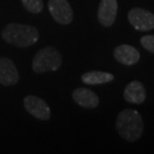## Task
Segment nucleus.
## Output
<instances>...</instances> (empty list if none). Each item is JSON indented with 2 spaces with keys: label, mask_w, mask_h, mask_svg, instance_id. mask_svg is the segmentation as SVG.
<instances>
[{
  "label": "nucleus",
  "mask_w": 154,
  "mask_h": 154,
  "mask_svg": "<svg viewBox=\"0 0 154 154\" xmlns=\"http://www.w3.org/2000/svg\"><path fill=\"white\" fill-rule=\"evenodd\" d=\"M116 130L127 142H135L142 137L144 132V122L142 116L136 110H122L116 118Z\"/></svg>",
  "instance_id": "f257e3e1"
},
{
  "label": "nucleus",
  "mask_w": 154,
  "mask_h": 154,
  "mask_svg": "<svg viewBox=\"0 0 154 154\" xmlns=\"http://www.w3.org/2000/svg\"><path fill=\"white\" fill-rule=\"evenodd\" d=\"M2 39L7 44L25 48L34 45L39 39V31L32 25L22 23H9L2 30Z\"/></svg>",
  "instance_id": "f03ea898"
},
{
  "label": "nucleus",
  "mask_w": 154,
  "mask_h": 154,
  "mask_svg": "<svg viewBox=\"0 0 154 154\" xmlns=\"http://www.w3.org/2000/svg\"><path fill=\"white\" fill-rule=\"evenodd\" d=\"M63 57L57 48L47 46L37 51L32 60V70L35 73L57 71L62 66Z\"/></svg>",
  "instance_id": "7ed1b4c3"
},
{
  "label": "nucleus",
  "mask_w": 154,
  "mask_h": 154,
  "mask_svg": "<svg viewBox=\"0 0 154 154\" xmlns=\"http://www.w3.org/2000/svg\"><path fill=\"white\" fill-rule=\"evenodd\" d=\"M128 21L137 31H151L154 29V14L143 8H132L128 13Z\"/></svg>",
  "instance_id": "20e7f679"
},
{
  "label": "nucleus",
  "mask_w": 154,
  "mask_h": 154,
  "mask_svg": "<svg viewBox=\"0 0 154 154\" xmlns=\"http://www.w3.org/2000/svg\"><path fill=\"white\" fill-rule=\"evenodd\" d=\"M48 9L58 24L67 25L73 21V11L67 0H49Z\"/></svg>",
  "instance_id": "39448f33"
},
{
  "label": "nucleus",
  "mask_w": 154,
  "mask_h": 154,
  "mask_svg": "<svg viewBox=\"0 0 154 154\" xmlns=\"http://www.w3.org/2000/svg\"><path fill=\"white\" fill-rule=\"evenodd\" d=\"M24 107L32 116L37 118L39 120L47 121L50 119L51 112L48 104L42 98L34 95H28L24 98Z\"/></svg>",
  "instance_id": "423d86ee"
},
{
  "label": "nucleus",
  "mask_w": 154,
  "mask_h": 154,
  "mask_svg": "<svg viewBox=\"0 0 154 154\" xmlns=\"http://www.w3.org/2000/svg\"><path fill=\"white\" fill-rule=\"evenodd\" d=\"M118 14V0H100L98 7V17L99 23L105 26H112L116 20Z\"/></svg>",
  "instance_id": "0eeeda50"
},
{
  "label": "nucleus",
  "mask_w": 154,
  "mask_h": 154,
  "mask_svg": "<svg viewBox=\"0 0 154 154\" xmlns=\"http://www.w3.org/2000/svg\"><path fill=\"white\" fill-rule=\"evenodd\" d=\"M18 71L15 63L8 57H0V85L14 86L18 82Z\"/></svg>",
  "instance_id": "6e6552de"
},
{
  "label": "nucleus",
  "mask_w": 154,
  "mask_h": 154,
  "mask_svg": "<svg viewBox=\"0 0 154 154\" xmlns=\"http://www.w3.org/2000/svg\"><path fill=\"white\" fill-rule=\"evenodd\" d=\"M113 56L119 63L126 66L135 65L136 63L139 62V58H140L139 51L135 47L129 46V45L118 46L113 51Z\"/></svg>",
  "instance_id": "1a4fd4ad"
},
{
  "label": "nucleus",
  "mask_w": 154,
  "mask_h": 154,
  "mask_svg": "<svg viewBox=\"0 0 154 154\" xmlns=\"http://www.w3.org/2000/svg\"><path fill=\"white\" fill-rule=\"evenodd\" d=\"M72 98L79 106L85 109H95L99 104V97L88 88H77L72 93Z\"/></svg>",
  "instance_id": "9d476101"
},
{
  "label": "nucleus",
  "mask_w": 154,
  "mask_h": 154,
  "mask_svg": "<svg viewBox=\"0 0 154 154\" xmlns=\"http://www.w3.org/2000/svg\"><path fill=\"white\" fill-rule=\"evenodd\" d=\"M123 97L130 104H143L146 99V91L143 83L137 80L129 82L125 88Z\"/></svg>",
  "instance_id": "9b49d317"
},
{
  "label": "nucleus",
  "mask_w": 154,
  "mask_h": 154,
  "mask_svg": "<svg viewBox=\"0 0 154 154\" xmlns=\"http://www.w3.org/2000/svg\"><path fill=\"white\" fill-rule=\"evenodd\" d=\"M81 80L83 83L89 86H96V85H103L109 83L114 80V75L112 73L102 71H89L83 73L81 75Z\"/></svg>",
  "instance_id": "f8f14e48"
},
{
  "label": "nucleus",
  "mask_w": 154,
  "mask_h": 154,
  "mask_svg": "<svg viewBox=\"0 0 154 154\" xmlns=\"http://www.w3.org/2000/svg\"><path fill=\"white\" fill-rule=\"evenodd\" d=\"M23 7L30 13L39 14L44 9V0H21Z\"/></svg>",
  "instance_id": "ddd939ff"
},
{
  "label": "nucleus",
  "mask_w": 154,
  "mask_h": 154,
  "mask_svg": "<svg viewBox=\"0 0 154 154\" xmlns=\"http://www.w3.org/2000/svg\"><path fill=\"white\" fill-rule=\"evenodd\" d=\"M140 45L143 46L144 49L154 54V35L153 34H147L140 38Z\"/></svg>",
  "instance_id": "4468645a"
}]
</instances>
